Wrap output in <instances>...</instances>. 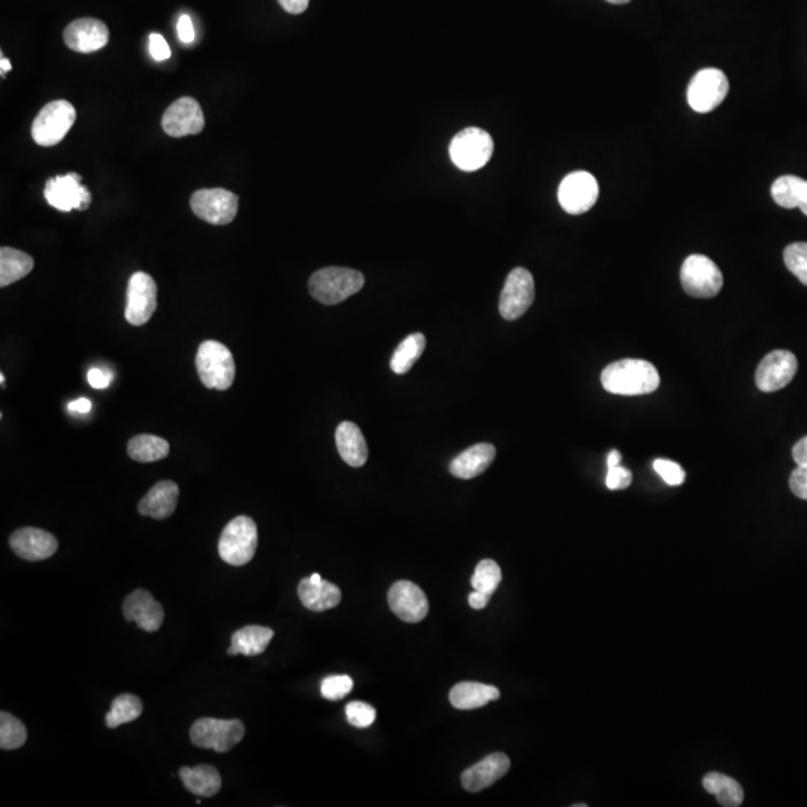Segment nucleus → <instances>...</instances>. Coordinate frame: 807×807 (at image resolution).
<instances>
[{
    "label": "nucleus",
    "mask_w": 807,
    "mask_h": 807,
    "mask_svg": "<svg viewBox=\"0 0 807 807\" xmlns=\"http://www.w3.org/2000/svg\"><path fill=\"white\" fill-rule=\"evenodd\" d=\"M660 382L657 368L643 359H622L607 365L601 373L603 388L622 397L652 394L660 388Z\"/></svg>",
    "instance_id": "obj_1"
},
{
    "label": "nucleus",
    "mask_w": 807,
    "mask_h": 807,
    "mask_svg": "<svg viewBox=\"0 0 807 807\" xmlns=\"http://www.w3.org/2000/svg\"><path fill=\"white\" fill-rule=\"evenodd\" d=\"M364 284V274L356 269L328 267L311 275L308 290L316 301L335 305L356 295Z\"/></svg>",
    "instance_id": "obj_2"
},
{
    "label": "nucleus",
    "mask_w": 807,
    "mask_h": 807,
    "mask_svg": "<svg viewBox=\"0 0 807 807\" xmlns=\"http://www.w3.org/2000/svg\"><path fill=\"white\" fill-rule=\"evenodd\" d=\"M196 370L202 385L216 391H228L235 380L234 355L219 341H204L196 353Z\"/></svg>",
    "instance_id": "obj_3"
},
{
    "label": "nucleus",
    "mask_w": 807,
    "mask_h": 807,
    "mask_svg": "<svg viewBox=\"0 0 807 807\" xmlns=\"http://www.w3.org/2000/svg\"><path fill=\"white\" fill-rule=\"evenodd\" d=\"M258 549V527L249 516L232 519L219 540V555L226 564L243 567L249 564Z\"/></svg>",
    "instance_id": "obj_4"
},
{
    "label": "nucleus",
    "mask_w": 807,
    "mask_h": 807,
    "mask_svg": "<svg viewBox=\"0 0 807 807\" xmlns=\"http://www.w3.org/2000/svg\"><path fill=\"white\" fill-rule=\"evenodd\" d=\"M246 727L240 719H198L190 728V740L202 749H214L225 754L243 740Z\"/></svg>",
    "instance_id": "obj_5"
},
{
    "label": "nucleus",
    "mask_w": 807,
    "mask_h": 807,
    "mask_svg": "<svg viewBox=\"0 0 807 807\" xmlns=\"http://www.w3.org/2000/svg\"><path fill=\"white\" fill-rule=\"evenodd\" d=\"M449 154L461 171H479L494 154V139L483 129L467 128L452 139Z\"/></svg>",
    "instance_id": "obj_6"
},
{
    "label": "nucleus",
    "mask_w": 807,
    "mask_h": 807,
    "mask_svg": "<svg viewBox=\"0 0 807 807\" xmlns=\"http://www.w3.org/2000/svg\"><path fill=\"white\" fill-rule=\"evenodd\" d=\"M77 120V111L71 102H48L33 120L32 138L41 147H53L63 141Z\"/></svg>",
    "instance_id": "obj_7"
},
{
    "label": "nucleus",
    "mask_w": 807,
    "mask_h": 807,
    "mask_svg": "<svg viewBox=\"0 0 807 807\" xmlns=\"http://www.w3.org/2000/svg\"><path fill=\"white\" fill-rule=\"evenodd\" d=\"M683 290L694 298H713L724 286V275L715 262L704 255H691L680 269Z\"/></svg>",
    "instance_id": "obj_8"
},
{
    "label": "nucleus",
    "mask_w": 807,
    "mask_h": 807,
    "mask_svg": "<svg viewBox=\"0 0 807 807\" xmlns=\"http://www.w3.org/2000/svg\"><path fill=\"white\" fill-rule=\"evenodd\" d=\"M730 92L727 75L715 68L703 69L692 78L688 87V104L697 113L716 110Z\"/></svg>",
    "instance_id": "obj_9"
},
{
    "label": "nucleus",
    "mask_w": 807,
    "mask_h": 807,
    "mask_svg": "<svg viewBox=\"0 0 807 807\" xmlns=\"http://www.w3.org/2000/svg\"><path fill=\"white\" fill-rule=\"evenodd\" d=\"M238 198L226 189H201L190 198V208L196 217L214 226L234 222L238 213Z\"/></svg>",
    "instance_id": "obj_10"
},
{
    "label": "nucleus",
    "mask_w": 807,
    "mask_h": 807,
    "mask_svg": "<svg viewBox=\"0 0 807 807\" xmlns=\"http://www.w3.org/2000/svg\"><path fill=\"white\" fill-rule=\"evenodd\" d=\"M600 187L594 175L586 171L568 174L559 184L558 201L565 213L579 216L588 213L598 201Z\"/></svg>",
    "instance_id": "obj_11"
},
{
    "label": "nucleus",
    "mask_w": 807,
    "mask_h": 807,
    "mask_svg": "<svg viewBox=\"0 0 807 807\" xmlns=\"http://www.w3.org/2000/svg\"><path fill=\"white\" fill-rule=\"evenodd\" d=\"M536 299L533 274L525 268H515L507 275L500 298V313L506 320L524 316Z\"/></svg>",
    "instance_id": "obj_12"
},
{
    "label": "nucleus",
    "mask_w": 807,
    "mask_h": 807,
    "mask_svg": "<svg viewBox=\"0 0 807 807\" xmlns=\"http://www.w3.org/2000/svg\"><path fill=\"white\" fill-rule=\"evenodd\" d=\"M44 196L51 207L62 213L84 211L92 204V193L81 184V175L75 172L50 178L45 184Z\"/></svg>",
    "instance_id": "obj_13"
},
{
    "label": "nucleus",
    "mask_w": 807,
    "mask_h": 807,
    "mask_svg": "<svg viewBox=\"0 0 807 807\" xmlns=\"http://www.w3.org/2000/svg\"><path fill=\"white\" fill-rule=\"evenodd\" d=\"M799 370L794 353L788 350H775L764 356L755 373V383L761 392H778L787 388Z\"/></svg>",
    "instance_id": "obj_14"
},
{
    "label": "nucleus",
    "mask_w": 807,
    "mask_h": 807,
    "mask_svg": "<svg viewBox=\"0 0 807 807\" xmlns=\"http://www.w3.org/2000/svg\"><path fill=\"white\" fill-rule=\"evenodd\" d=\"M157 308V284L147 272H135L129 278L125 317L131 325L142 326Z\"/></svg>",
    "instance_id": "obj_15"
},
{
    "label": "nucleus",
    "mask_w": 807,
    "mask_h": 807,
    "mask_svg": "<svg viewBox=\"0 0 807 807\" xmlns=\"http://www.w3.org/2000/svg\"><path fill=\"white\" fill-rule=\"evenodd\" d=\"M162 128L172 138L201 134L205 128L201 105L193 98L177 99L163 114Z\"/></svg>",
    "instance_id": "obj_16"
},
{
    "label": "nucleus",
    "mask_w": 807,
    "mask_h": 807,
    "mask_svg": "<svg viewBox=\"0 0 807 807\" xmlns=\"http://www.w3.org/2000/svg\"><path fill=\"white\" fill-rule=\"evenodd\" d=\"M63 39L66 47L75 53H95L107 47L110 29L98 18H78L66 27Z\"/></svg>",
    "instance_id": "obj_17"
},
{
    "label": "nucleus",
    "mask_w": 807,
    "mask_h": 807,
    "mask_svg": "<svg viewBox=\"0 0 807 807\" xmlns=\"http://www.w3.org/2000/svg\"><path fill=\"white\" fill-rule=\"evenodd\" d=\"M388 603L392 612L408 624L423 621L429 612L428 598L416 583L401 580L389 589Z\"/></svg>",
    "instance_id": "obj_18"
},
{
    "label": "nucleus",
    "mask_w": 807,
    "mask_h": 807,
    "mask_svg": "<svg viewBox=\"0 0 807 807\" xmlns=\"http://www.w3.org/2000/svg\"><path fill=\"white\" fill-rule=\"evenodd\" d=\"M9 546L15 555L26 561L36 562L51 558L57 552V538L39 528H21L9 538Z\"/></svg>",
    "instance_id": "obj_19"
},
{
    "label": "nucleus",
    "mask_w": 807,
    "mask_h": 807,
    "mask_svg": "<svg viewBox=\"0 0 807 807\" xmlns=\"http://www.w3.org/2000/svg\"><path fill=\"white\" fill-rule=\"evenodd\" d=\"M509 770L510 758L503 752H495L465 770L461 776V784L468 793H480L504 778Z\"/></svg>",
    "instance_id": "obj_20"
},
{
    "label": "nucleus",
    "mask_w": 807,
    "mask_h": 807,
    "mask_svg": "<svg viewBox=\"0 0 807 807\" xmlns=\"http://www.w3.org/2000/svg\"><path fill=\"white\" fill-rule=\"evenodd\" d=\"M126 621L135 622L141 630L156 633L163 624V607L144 589H136L123 603Z\"/></svg>",
    "instance_id": "obj_21"
},
{
    "label": "nucleus",
    "mask_w": 807,
    "mask_h": 807,
    "mask_svg": "<svg viewBox=\"0 0 807 807\" xmlns=\"http://www.w3.org/2000/svg\"><path fill=\"white\" fill-rule=\"evenodd\" d=\"M298 595L305 609L311 612H325L340 604L341 591L334 583L326 582L319 573L302 579L298 586Z\"/></svg>",
    "instance_id": "obj_22"
},
{
    "label": "nucleus",
    "mask_w": 807,
    "mask_h": 807,
    "mask_svg": "<svg viewBox=\"0 0 807 807\" xmlns=\"http://www.w3.org/2000/svg\"><path fill=\"white\" fill-rule=\"evenodd\" d=\"M178 495H180V489H178L177 483L171 482V480L156 483L139 501V515L153 519L169 518L177 509Z\"/></svg>",
    "instance_id": "obj_23"
},
{
    "label": "nucleus",
    "mask_w": 807,
    "mask_h": 807,
    "mask_svg": "<svg viewBox=\"0 0 807 807\" xmlns=\"http://www.w3.org/2000/svg\"><path fill=\"white\" fill-rule=\"evenodd\" d=\"M495 455H497V449L492 444H474L450 462L449 471L458 479H474L491 467Z\"/></svg>",
    "instance_id": "obj_24"
},
{
    "label": "nucleus",
    "mask_w": 807,
    "mask_h": 807,
    "mask_svg": "<svg viewBox=\"0 0 807 807\" xmlns=\"http://www.w3.org/2000/svg\"><path fill=\"white\" fill-rule=\"evenodd\" d=\"M335 443L341 459L350 467L359 468L367 464L368 446L361 428L352 422H343L335 432Z\"/></svg>",
    "instance_id": "obj_25"
},
{
    "label": "nucleus",
    "mask_w": 807,
    "mask_h": 807,
    "mask_svg": "<svg viewBox=\"0 0 807 807\" xmlns=\"http://www.w3.org/2000/svg\"><path fill=\"white\" fill-rule=\"evenodd\" d=\"M500 697V689L479 682L458 683L449 694L450 703L459 710L480 709Z\"/></svg>",
    "instance_id": "obj_26"
},
{
    "label": "nucleus",
    "mask_w": 807,
    "mask_h": 807,
    "mask_svg": "<svg viewBox=\"0 0 807 807\" xmlns=\"http://www.w3.org/2000/svg\"><path fill=\"white\" fill-rule=\"evenodd\" d=\"M180 778L189 793L201 797H213L222 790V776L208 764L196 767H183Z\"/></svg>",
    "instance_id": "obj_27"
},
{
    "label": "nucleus",
    "mask_w": 807,
    "mask_h": 807,
    "mask_svg": "<svg viewBox=\"0 0 807 807\" xmlns=\"http://www.w3.org/2000/svg\"><path fill=\"white\" fill-rule=\"evenodd\" d=\"M272 637H274V631L271 628L259 627V625L241 628L232 636V646L228 649V655L256 657V655L264 654Z\"/></svg>",
    "instance_id": "obj_28"
},
{
    "label": "nucleus",
    "mask_w": 807,
    "mask_h": 807,
    "mask_svg": "<svg viewBox=\"0 0 807 807\" xmlns=\"http://www.w3.org/2000/svg\"><path fill=\"white\" fill-rule=\"evenodd\" d=\"M772 198L779 207L800 208L807 216V181L796 175H782L772 186Z\"/></svg>",
    "instance_id": "obj_29"
},
{
    "label": "nucleus",
    "mask_w": 807,
    "mask_h": 807,
    "mask_svg": "<svg viewBox=\"0 0 807 807\" xmlns=\"http://www.w3.org/2000/svg\"><path fill=\"white\" fill-rule=\"evenodd\" d=\"M703 787L707 793L716 797L719 805L724 807H739L745 800V794H743V788L740 787L739 782L722 773L712 772L704 776Z\"/></svg>",
    "instance_id": "obj_30"
},
{
    "label": "nucleus",
    "mask_w": 807,
    "mask_h": 807,
    "mask_svg": "<svg viewBox=\"0 0 807 807\" xmlns=\"http://www.w3.org/2000/svg\"><path fill=\"white\" fill-rule=\"evenodd\" d=\"M35 267L33 258L21 250L2 247L0 249V287L11 286L15 281L29 275Z\"/></svg>",
    "instance_id": "obj_31"
},
{
    "label": "nucleus",
    "mask_w": 807,
    "mask_h": 807,
    "mask_svg": "<svg viewBox=\"0 0 807 807\" xmlns=\"http://www.w3.org/2000/svg\"><path fill=\"white\" fill-rule=\"evenodd\" d=\"M128 455L134 461L142 462V464L162 461L169 455V443L156 435H136L129 441Z\"/></svg>",
    "instance_id": "obj_32"
},
{
    "label": "nucleus",
    "mask_w": 807,
    "mask_h": 807,
    "mask_svg": "<svg viewBox=\"0 0 807 807\" xmlns=\"http://www.w3.org/2000/svg\"><path fill=\"white\" fill-rule=\"evenodd\" d=\"M425 347V335L420 334V332L408 335L405 340L401 341L400 346L397 347L394 356H392L391 370L395 374H400V376L408 373L413 368V365L419 361Z\"/></svg>",
    "instance_id": "obj_33"
},
{
    "label": "nucleus",
    "mask_w": 807,
    "mask_h": 807,
    "mask_svg": "<svg viewBox=\"0 0 807 807\" xmlns=\"http://www.w3.org/2000/svg\"><path fill=\"white\" fill-rule=\"evenodd\" d=\"M142 701L132 694H122L114 698L111 710L105 716V724L108 728H117L120 725L135 721L141 716Z\"/></svg>",
    "instance_id": "obj_34"
},
{
    "label": "nucleus",
    "mask_w": 807,
    "mask_h": 807,
    "mask_svg": "<svg viewBox=\"0 0 807 807\" xmlns=\"http://www.w3.org/2000/svg\"><path fill=\"white\" fill-rule=\"evenodd\" d=\"M27 730L23 722L18 721L11 713H0V748L3 751H14L26 743Z\"/></svg>",
    "instance_id": "obj_35"
},
{
    "label": "nucleus",
    "mask_w": 807,
    "mask_h": 807,
    "mask_svg": "<svg viewBox=\"0 0 807 807\" xmlns=\"http://www.w3.org/2000/svg\"><path fill=\"white\" fill-rule=\"evenodd\" d=\"M501 579H503V573H501L500 565L492 561V559H483V561L479 562L473 577H471V586H473L474 591L486 592V594L492 595L500 586Z\"/></svg>",
    "instance_id": "obj_36"
},
{
    "label": "nucleus",
    "mask_w": 807,
    "mask_h": 807,
    "mask_svg": "<svg viewBox=\"0 0 807 807\" xmlns=\"http://www.w3.org/2000/svg\"><path fill=\"white\" fill-rule=\"evenodd\" d=\"M785 267L807 286V243H794L785 249Z\"/></svg>",
    "instance_id": "obj_37"
},
{
    "label": "nucleus",
    "mask_w": 807,
    "mask_h": 807,
    "mask_svg": "<svg viewBox=\"0 0 807 807\" xmlns=\"http://www.w3.org/2000/svg\"><path fill=\"white\" fill-rule=\"evenodd\" d=\"M347 721L356 728H368L376 721V709L371 704L353 701L346 706Z\"/></svg>",
    "instance_id": "obj_38"
},
{
    "label": "nucleus",
    "mask_w": 807,
    "mask_h": 807,
    "mask_svg": "<svg viewBox=\"0 0 807 807\" xmlns=\"http://www.w3.org/2000/svg\"><path fill=\"white\" fill-rule=\"evenodd\" d=\"M352 689V677L346 676V674H343V676L326 677L322 685H320L322 697L332 701L341 700V698L346 697Z\"/></svg>",
    "instance_id": "obj_39"
},
{
    "label": "nucleus",
    "mask_w": 807,
    "mask_h": 807,
    "mask_svg": "<svg viewBox=\"0 0 807 807\" xmlns=\"http://www.w3.org/2000/svg\"><path fill=\"white\" fill-rule=\"evenodd\" d=\"M654 468L667 485L680 486L685 482V470L676 462L669 461V459H657L654 462Z\"/></svg>",
    "instance_id": "obj_40"
},
{
    "label": "nucleus",
    "mask_w": 807,
    "mask_h": 807,
    "mask_svg": "<svg viewBox=\"0 0 807 807\" xmlns=\"http://www.w3.org/2000/svg\"><path fill=\"white\" fill-rule=\"evenodd\" d=\"M631 482H633V474L627 468L621 467V465L609 468V471H607L606 485L610 491L627 489Z\"/></svg>",
    "instance_id": "obj_41"
},
{
    "label": "nucleus",
    "mask_w": 807,
    "mask_h": 807,
    "mask_svg": "<svg viewBox=\"0 0 807 807\" xmlns=\"http://www.w3.org/2000/svg\"><path fill=\"white\" fill-rule=\"evenodd\" d=\"M148 50L156 62H163L171 57V48L160 33H151L148 38Z\"/></svg>",
    "instance_id": "obj_42"
},
{
    "label": "nucleus",
    "mask_w": 807,
    "mask_h": 807,
    "mask_svg": "<svg viewBox=\"0 0 807 807\" xmlns=\"http://www.w3.org/2000/svg\"><path fill=\"white\" fill-rule=\"evenodd\" d=\"M790 488L796 497L807 501V467L797 465L790 477Z\"/></svg>",
    "instance_id": "obj_43"
},
{
    "label": "nucleus",
    "mask_w": 807,
    "mask_h": 807,
    "mask_svg": "<svg viewBox=\"0 0 807 807\" xmlns=\"http://www.w3.org/2000/svg\"><path fill=\"white\" fill-rule=\"evenodd\" d=\"M113 377V373L104 368H92L87 374V380L93 389H107L113 382Z\"/></svg>",
    "instance_id": "obj_44"
},
{
    "label": "nucleus",
    "mask_w": 807,
    "mask_h": 807,
    "mask_svg": "<svg viewBox=\"0 0 807 807\" xmlns=\"http://www.w3.org/2000/svg\"><path fill=\"white\" fill-rule=\"evenodd\" d=\"M177 33L183 44H192L195 41V27H193L192 18L189 15H181L177 23Z\"/></svg>",
    "instance_id": "obj_45"
},
{
    "label": "nucleus",
    "mask_w": 807,
    "mask_h": 807,
    "mask_svg": "<svg viewBox=\"0 0 807 807\" xmlns=\"http://www.w3.org/2000/svg\"><path fill=\"white\" fill-rule=\"evenodd\" d=\"M281 8L289 14L298 15L307 11L310 0H278Z\"/></svg>",
    "instance_id": "obj_46"
},
{
    "label": "nucleus",
    "mask_w": 807,
    "mask_h": 807,
    "mask_svg": "<svg viewBox=\"0 0 807 807\" xmlns=\"http://www.w3.org/2000/svg\"><path fill=\"white\" fill-rule=\"evenodd\" d=\"M491 597L492 595L486 594V592L473 591L468 597V603L474 610H482L488 606Z\"/></svg>",
    "instance_id": "obj_47"
},
{
    "label": "nucleus",
    "mask_w": 807,
    "mask_h": 807,
    "mask_svg": "<svg viewBox=\"0 0 807 807\" xmlns=\"http://www.w3.org/2000/svg\"><path fill=\"white\" fill-rule=\"evenodd\" d=\"M793 458L799 467H807V437L797 441L793 449Z\"/></svg>",
    "instance_id": "obj_48"
},
{
    "label": "nucleus",
    "mask_w": 807,
    "mask_h": 807,
    "mask_svg": "<svg viewBox=\"0 0 807 807\" xmlns=\"http://www.w3.org/2000/svg\"><path fill=\"white\" fill-rule=\"evenodd\" d=\"M68 410L71 411V413H89V411L92 410V401L87 400V398H78V400L68 404Z\"/></svg>",
    "instance_id": "obj_49"
},
{
    "label": "nucleus",
    "mask_w": 807,
    "mask_h": 807,
    "mask_svg": "<svg viewBox=\"0 0 807 807\" xmlns=\"http://www.w3.org/2000/svg\"><path fill=\"white\" fill-rule=\"evenodd\" d=\"M622 455L618 450H612L607 456V468L618 467L621 465Z\"/></svg>",
    "instance_id": "obj_50"
},
{
    "label": "nucleus",
    "mask_w": 807,
    "mask_h": 807,
    "mask_svg": "<svg viewBox=\"0 0 807 807\" xmlns=\"http://www.w3.org/2000/svg\"><path fill=\"white\" fill-rule=\"evenodd\" d=\"M0 69H2V77H5L6 72L11 71V62L5 56L0 57Z\"/></svg>",
    "instance_id": "obj_51"
},
{
    "label": "nucleus",
    "mask_w": 807,
    "mask_h": 807,
    "mask_svg": "<svg viewBox=\"0 0 807 807\" xmlns=\"http://www.w3.org/2000/svg\"><path fill=\"white\" fill-rule=\"evenodd\" d=\"M606 2L612 3V5H625V3H630L631 0H606Z\"/></svg>",
    "instance_id": "obj_52"
},
{
    "label": "nucleus",
    "mask_w": 807,
    "mask_h": 807,
    "mask_svg": "<svg viewBox=\"0 0 807 807\" xmlns=\"http://www.w3.org/2000/svg\"><path fill=\"white\" fill-rule=\"evenodd\" d=\"M0 383H2V388H5V376L3 374H0Z\"/></svg>",
    "instance_id": "obj_53"
}]
</instances>
